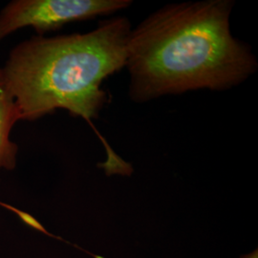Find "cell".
<instances>
[{"mask_svg": "<svg viewBox=\"0 0 258 258\" xmlns=\"http://www.w3.org/2000/svg\"><path fill=\"white\" fill-rule=\"evenodd\" d=\"M231 0L167 4L131 29L129 97L143 103L188 91H223L255 74L249 45L231 34Z\"/></svg>", "mask_w": 258, "mask_h": 258, "instance_id": "1", "label": "cell"}, {"mask_svg": "<svg viewBox=\"0 0 258 258\" xmlns=\"http://www.w3.org/2000/svg\"><path fill=\"white\" fill-rule=\"evenodd\" d=\"M131 29L117 17L85 34L35 36L14 47L2 70L21 120L64 109L93 126L107 102L102 83L125 67Z\"/></svg>", "mask_w": 258, "mask_h": 258, "instance_id": "2", "label": "cell"}, {"mask_svg": "<svg viewBox=\"0 0 258 258\" xmlns=\"http://www.w3.org/2000/svg\"><path fill=\"white\" fill-rule=\"evenodd\" d=\"M132 4L130 0H14L0 12V41L22 28L37 36L65 24L108 16Z\"/></svg>", "mask_w": 258, "mask_h": 258, "instance_id": "3", "label": "cell"}, {"mask_svg": "<svg viewBox=\"0 0 258 258\" xmlns=\"http://www.w3.org/2000/svg\"><path fill=\"white\" fill-rule=\"evenodd\" d=\"M19 120H21L19 107L3 88L0 91V168L13 170L17 166L19 147L10 139V134Z\"/></svg>", "mask_w": 258, "mask_h": 258, "instance_id": "4", "label": "cell"}, {"mask_svg": "<svg viewBox=\"0 0 258 258\" xmlns=\"http://www.w3.org/2000/svg\"><path fill=\"white\" fill-rule=\"evenodd\" d=\"M5 86V80H4V75H3V70L0 68V91L4 88Z\"/></svg>", "mask_w": 258, "mask_h": 258, "instance_id": "5", "label": "cell"}]
</instances>
